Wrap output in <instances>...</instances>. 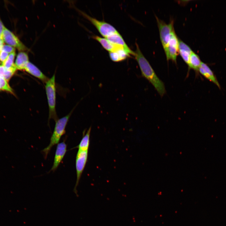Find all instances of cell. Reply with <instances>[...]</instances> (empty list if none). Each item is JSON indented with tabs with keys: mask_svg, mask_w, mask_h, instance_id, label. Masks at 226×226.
Returning <instances> with one entry per match:
<instances>
[{
	"mask_svg": "<svg viewBox=\"0 0 226 226\" xmlns=\"http://www.w3.org/2000/svg\"><path fill=\"white\" fill-rule=\"evenodd\" d=\"M29 62L27 53L25 51H20L17 56L14 64L17 69L22 70H24Z\"/></svg>",
	"mask_w": 226,
	"mask_h": 226,
	"instance_id": "obj_16",
	"label": "cell"
},
{
	"mask_svg": "<svg viewBox=\"0 0 226 226\" xmlns=\"http://www.w3.org/2000/svg\"><path fill=\"white\" fill-rule=\"evenodd\" d=\"M2 50L6 52L8 54H10L14 51H15V48L8 45H3Z\"/></svg>",
	"mask_w": 226,
	"mask_h": 226,
	"instance_id": "obj_22",
	"label": "cell"
},
{
	"mask_svg": "<svg viewBox=\"0 0 226 226\" xmlns=\"http://www.w3.org/2000/svg\"><path fill=\"white\" fill-rule=\"evenodd\" d=\"M92 38L98 41L103 47L109 52H115L121 48H124L122 47L111 43L105 38H102L97 35L93 36Z\"/></svg>",
	"mask_w": 226,
	"mask_h": 226,
	"instance_id": "obj_14",
	"label": "cell"
},
{
	"mask_svg": "<svg viewBox=\"0 0 226 226\" xmlns=\"http://www.w3.org/2000/svg\"><path fill=\"white\" fill-rule=\"evenodd\" d=\"M178 48L179 53L188 66L190 56L193 51L188 45L179 39Z\"/></svg>",
	"mask_w": 226,
	"mask_h": 226,
	"instance_id": "obj_13",
	"label": "cell"
},
{
	"mask_svg": "<svg viewBox=\"0 0 226 226\" xmlns=\"http://www.w3.org/2000/svg\"><path fill=\"white\" fill-rule=\"evenodd\" d=\"M2 37L4 42L8 45L17 48L20 51L28 50V48L19 39L5 27L3 31Z\"/></svg>",
	"mask_w": 226,
	"mask_h": 226,
	"instance_id": "obj_7",
	"label": "cell"
},
{
	"mask_svg": "<svg viewBox=\"0 0 226 226\" xmlns=\"http://www.w3.org/2000/svg\"><path fill=\"white\" fill-rule=\"evenodd\" d=\"M45 89L49 107V119L56 121L58 119L56 111V87L55 75L49 78L45 83Z\"/></svg>",
	"mask_w": 226,
	"mask_h": 226,
	"instance_id": "obj_3",
	"label": "cell"
},
{
	"mask_svg": "<svg viewBox=\"0 0 226 226\" xmlns=\"http://www.w3.org/2000/svg\"><path fill=\"white\" fill-rule=\"evenodd\" d=\"M4 42L2 36H0V45H3Z\"/></svg>",
	"mask_w": 226,
	"mask_h": 226,
	"instance_id": "obj_25",
	"label": "cell"
},
{
	"mask_svg": "<svg viewBox=\"0 0 226 226\" xmlns=\"http://www.w3.org/2000/svg\"><path fill=\"white\" fill-rule=\"evenodd\" d=\"M109 55L111 60L116 62L124 60L131 55L124 48H120L115 52H109Z\"/></svg>",
	"mask_w": 226,
	"mask_h": 226,
	"instance_id": "obj_15",
	"label": "cell"
},
{
	"mask_svg": "<svg viewBox=\"0 0 226 226\" xmlns=\"http://www.w3.org/2000/svg\"><path fill=\"white\" fill-rule=\"evenodd\" d=\"M81 14L95 26L101 35L105 38L115 33L118 32L111 25L103 21L98 20L83 12L80 11Z\"/></svg>",
	"mask_w": 226,
	"mask_h": 226,
	"instance_id": "obj_5",
	"label": "cell"
},
{
	"mask_svg": "<svg viewBox=\"0 0 226 226\" xmlns=\"http://www.w3.org/2000/svg\"><path fill=\"white\" fill-rule=\"evenodd\" d=\"M198 72L205 78L215 84L219 89H221L220 84L216 76L206 64L202 62Z\"/></svg>",
	"mask_w": 226,
	"mask_h": 226,
	"instance_id": "obj_10",
	"label": "cell"
},
{
	"mask_svg": "<svg viewBox=\"0 0 226 226\" xmlns=\"http://www.w3.org/2000/svg\"><path fill=\"white\" fill-rule=\"evenodd\" d=\"M73 111L72 110L68 114L60 119H58L55 121L54 129L51 137L50 143L42 151L45 158L47 157L52 147L58 143L61 137L65 133L66 127Z\"/></svg>",
	"mask_w": 226,
	"mask_h": 226,
	"instance_id": "obj_2",
	"label": "cell"
},
{
	"mask_svg": "<svg viewBox=\"0 0 226 226\" xmlns=\"http://www.w3.org/2000/svg\"><path fill=\"white\" fill-rule=\"evenodd\" d=\"M5 27L2 21L0 19V36H2L3 31Z\"/></svg>",
	"mask_w": 226,
	"mask_h": 226,
	"instance_id": "obj_24",
	"label": "cell"
},
{
	"mask_svg": "<svg viewBox=\"0 0 226 226\" xmlns=\"http://www.w3.org/2000/svg\"><path fill=\"white\" fill-rule=\"evenodd\" d=\"M15 55V51L9 54L7 59L2 63V65L8 69L17 68L13 62Z\"/></svg>",
	"mask_w": 226,
	"mask_h": 226,
	"instance_id": "obj_20",
	"label": "cell"
},
{
	"mask_svg": "<svg viewBox=\"0 0 226 226\" xmlns=\"http://www.w3.org/2000/svg\"><path fill=\"white\" fill-rule=\"evenodd\" d=\"M178 46L179 39L174 30L171 34L167 50L165 52L168 61L171 60L176 63L179 53Z\"/></svg>",
	"mask_w": 226,
	"mask_h": 226,
	"instance_id": "obj_8",
	"label": "cell"
},
{
	"mask_svg": "<svg viewBox=\"0 0 226 226\" xmlns=\"http://www.w3.org/2000/svg\"><path fill=\"white\" fill-rule=\"evenodd\" d=\"M111 43L124 48L131 55L134 56L135 52L132 51L126 44L123 38L118 32L113 33L105 38Z\"/></svg>",
	"mask_w": 226,
	"mask_h": 226,
	"instance_id": "obj_12",
	"label": "cell"
},
{
	"mask_svg": "<svg viewBox=\"0 0 226 226\" xmlns=\"http://www.w3.org/2000/svg\"><path fill=\"white\" fill-rule=\"evenodd\" d=\"M202 62L198 55L193 51L191 54L190 57L188 66L189 70L191 69H193L197 73L199 72V69Z\"/></svg>",
	"mask_w": 226,
	"mask_h": 226,
	"instance_id": "obj_17",
	"label": "cell"
},
{
	"mask_svg": "<svg viewBox=\"0 0 226 226\" xmlns=\"http://www.w3.org/2000/svg\"><path fill=\"white\" fill-rule=\"evenodd\" d=\"M88 150H78L76 158V169L77 179L73 191L78 196V191L76 189L78 185L81 175L87 161Z\"/></svg>",
	"mask_w": 226,
	"mask_h": 226,
	"instance_id": "obj_6",
	"label": "cell"
},
{
	"mask_svg": "<svg viewBox=\"0 0 226 226\" xmlns=\"http://www.w3.org/2000/svg\"><path fill=\"white\" fill-rule=\"evenodd\" d=\"M91 130V126L90 127L86 132L81 139L79 143L76 147L78 150H88L89 144L90 133Z\"/></svg>",
	"mask_w": 226,
	"mask_h": 226,
	"instance_id": "obj_18",
	"label": "cell"
},
{
	"mask_svg": "<svg viewBox=\"0 0 226 226\" xmlns=\"http://www.w3.org/2000/svg\"><path fill=\"white\" fill-rule=\"evenodd\" d=\"M160 41L165 53L166 52L172 32L174 30L173 22L167 24L156 16Z\"/></svg>",
	"mask_w": 226,
	"mask_h": 226,
	"instance_id": "obj_4",
	"label": "cell"
},
{
	"mask_svg": "<svg viewBox=\"0 0 226 226\" xmlns=\"http://www.w3.org/2000/svg\"><path fill=\"white\" fill-rule=\"evenodd\" d=\"M24 70L44 83H45L49 79L38 67L30 62L27 63Z\"/></svg>",
	"mask_w": 226,
	"mask_h": 226,
	"instance_id": "obj_11",
	"label": "cell"
},
{
	"mask_svg": "<svg viewBox=\"0 0 226 226\" xmlns=\"http://www.w3.org/2000/svg\"><path fill=\"white\" fill-rule=\"evenodd\" d=\"M67 145L64 141L58 143L56 151L53 164L51 171H53L57 168L67 151Z\"/></svg>",
	"mask_w": 226,
	"mask_h": 226,
	"instance_id": "obj_9",
	"label": "cell"
},
{
	"mask_svg": "<svg viewBox=\"0 0 226 226\" xmlns=\"http://www.w3.org/2000/svg\"><path fill=\"white\" fill-rule=\"evenodd\" d=\"M17 70V68H7L3 65H0V77L8 82Z\"/></svg>",
	"mask_w": 226,
	"mask_h": 226,
	"instance_id": "obj_19",
	"label": "cell"
},
{
	"mask_svg": "<svg viewBox=\"0 0 226 226\" xmlns=\"http://www.w3.org/2000/svg\"><path fill=\"white\" fill-rule=\"evenodd\" d=\"M136 44V48L134 56L138 63L142 76L153 85L161 96H163L166 93L164 83L157 76L138 44L137 43Z\"/></svg>",
	"mask_w": 226,
	"mask_h": 226,
	"instance_id": "obj_1",
	"label": "cell"
},
{
	"mask_svg": "<svg viewBox=\"0 0 226 226\" xmlns=\"http://www.w3.org/2000/svg\"><path fill=\"white\" fill-rule=\"evenodd\" d=\"M4 91L14 94L12 89L9 85L8 81L0 77V91Z\"/></svg>",
	"mask_w": 226,
	"mask_h": 226,
	"instance_id": "obj_21",
	"label": "cell"
},
{
	"mask_svg": "<svg viewBox=\"0 0 226 226\" xmlns=\"http://www.w3.org/2000/svg\"><path fill=\"white\" fill-rule=\"evenodd\" d=\"M9 54L6 52L2 51H0V61L3 62L7 58Z\"/></svg>",
	"mask_w": 226,
	"mask_h": 226,
	"instance_id": "obj_23",
	"label": "cell"
}]
</instances>
